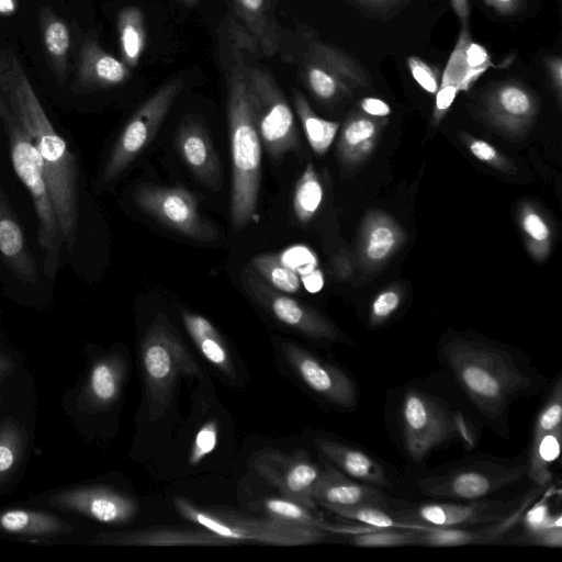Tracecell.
Wrapping results in <instances>:
<instances>
[{"label": "cell", "instance_id": "681fc988", "mask_svg": "<svg viewBox=\"0 0 562 562\" xmlns=\"http://www.w3.org/2000/svg\"><path fill=\"white\" fill-rule=\"evenodd\" d=\"M412 75L415 80L428 92L437 91V82L434 76L422 65L412 64Z\"/></svg>", "mask_w": 562, "mask_h": 562}, {"label": "cell", "instance_id": "c3c4849f", "mask_svg": "<svg viewBox=\"0 0 562 562\" xmlns=\"http://www.w3.org/2000/svg\"><path fill=\"white\" fill-rule=\"evenodd\" d=\"M528 536L531 543L557 548L562 546V527L548 528Z\"/></svg>", "mask_w": 562, "mask_h": 562}, {"label": "cell", "instance_id": "cb8c5ba5", "mask_svg": "<svg viewBox=\"0 0 562 562\" xmlns=\"http://www.w3.org/2000/svg\"><path fill=\"white\" fill-rule=\"evenodd\" d=\"M315 445L326 459L348 476L371 485L392 486L381 464L361 449L325 438L316 439Z\"/></svg>", "mask_w": 562, "mask_h": 562}, {"label": "cell", "instance_id": "680465c9", "mask_svg": "<svg viewBox=\"0 0 562 562\" xmlns=\"http://www.w3.org/2000/svg\"><path fill=\"white\" fill-rule=\"evenodd\" d=\"M452 2L456 8V11L461 16H467L468 11H469L467 0H452Z\"/></svg>", "mask_w": 562, "mask_h": 562}, {"label": "cell", "instance_id": "6da1fadb", "mask_svg": "<svg viewBox=\"0 0 562 562\" xmlns=\"http://www.w3.org/2000/svg\"><path fill=\"white\" fill-rule=\"evenodd\" d=\"M0 93L38 151L63 243L70 251L76 241L79 220L76 158L52 124L19 58L11 49L0 50Z\"/></svg>", "mask_w": 562, "mask_h": 562}, {"label": "cell", "instance_id": "d6a6232c", "mask_svg": "<svg viewBox=\"0 0 562 562\" xmlns=\"http://www.w3.org/2000/svg\"><path fill=\"white\" fill-rule=\"evenodd\" d=\"M324 507L342 518L360 521L373 529L398 528L425 530L429 527L428 525L396 520L386 513L385 507L375 505H326Z\"/></svg>", "mask_w": 562, "mask_h": 562}, {"label": "cell", "instance_id": "e575fe53", "mask_svg": "<svg viewBox=\"0 0 562 562\" xmlns=\"http://www.w3.org/2000/svg\"><path fill=\"white\" fill-rule=\"evenodd\" d=\"M252 269L271 286L284 293H294L301 286L299 273L276 254H262L251 259Z\"/></svg>", "mask_w": 562, "mask_h": 562}, {"label": "cell", "instance_id": "2e32d148", "mask_svg": "<svg viewBox=\"0 0 562 562\" xmlns=\"http://www.w3.org/2000/svg\"><path fill=\"white\" fill-rule=\"evenodd\" d=\"M521 499L518 497L509 502L477 499L468 504H426L411 510L405 519L440 528L492 524L513 513Z\"/></svg>", "mask_w": 562, "mask_h": 562}, {"label": "cell", "instance_id": "ffe728a7", "mask_svg": "<svg viewBox=\"0 0 562 562\" xmlns=\"http://www.w3.org/2000/svg\"><path fill=\"white\" fill-rule=\"evenodd\" d=\"M131 76L123 61L100 47L93 38H87L79 54L76 86L80 91H92L123 83Z\"/></svg>", "mask_w": 562, "mask_h": 562}, {"label": "cell", "instance_id": "816d5d0a", "mask_svg": "<svg viewBox=\"0 0 562 562\" xmlns=\"http://www.w3.org/2000/svg\"><path fill=\"white\" fill-rule=\"evenodd\" d=\"M240 8L243 9L244 14L246 18H248L250 14L254 16L251 18V25L257 23L258 16H262L263 11V1L265 0H237Z\"/></svg>", "mask_w": 562, "mask_h": 562}, {"label": "cell", "instance_id": "f907efd6", "mask_svg": "<svg viewBox=\"0 0 562 562\" xmlns=\"http://www.w3.org/2000/svg\"><path fill=\"white\" fill-rule=\"evenodd\" d=\"M361 106L364 112L372 116H386L391 112V109L387 103L375 98L363 99Z\"/></svg>", "mask_w": 562, "mask_h": 562}, {"label": "cell", "instance_id": "ba28073f", "mask_svg": "<svg viewBox=\"0 0 562 562\" xmlns=\"http://www.w3.org/2000/svg\"><path fill=\"white\" fill-rule=\"evenodd\" d=\"M526 464L480 461L416 481L420 491L440 499L477 501L521 480Z\"/></svg>", "mask_w": 562, "mask_h": 562}, {"label": "cell", "instance_id": "30bf717a", "mask_svg": "<svg viewBox=\"0 0 562 562\" xmlns=\"http://www.w3.org/2000/svg\"><path fill=\"white\" fill-rule=\"evenodd\" d=\"M403 442L416 462L456 435L453 413L436 397L409 390L401 406Z\"/></svg>", "mask_w": 562, "mask_h": 562}, {"label": "cell", "instance_id": "484cf974", "mask_svg": "<svg viewBox=\"0 0 562 562\" xmlns=\"http://www.w3.org/2000/svg\"><path fill=\"white\" fill-rule=\"evenodd\" d=\"M183 325L201 355L220 372L231 379L236 376V370L227 346L205 317L187 311L181 313Z\"/></svg>", "mask_w": 562, "mask_h": 562}, {"label": "cell", "instance_id": "836d02e7", "mask_svg": "<svg viewBox=\"0 0 562 562\" xmlns=\"http://www.w3.org/2000/svg\"><path fill=\"white\" fill-rule=\"evenodd\" d=\"M324 190L321 179L313 166L307 164L296 182L293 194V210L301 223H307L317 213Z\"/></svg>", "mask_w": 562, "mask_h": 562}, {"label": "cell", "instance_id": "ee69618b", "mask_svg": "<svg viewBox=\"0 0 562 562\" xmlns=\"http://www.w3.org/2000/svg\"><path fill=\"white\" fill-rule=\"evenodd\" d=\"M463 142L471 154L479 160L497 170L505 172H509L512 170L510 162L492 144L468 135L463 136Z\"/></svg>", "mask_w": 562, "mask_h": 562}, {"label": "cell", "instance_id": "52a82bcc", "mask_svg": "<svg viewBox=\"0 0 562 562\" xmlns=\"http://www.w3.org/2000/svg\"><path fill=\"white\" fill-rule=\"evenodd\" d=\"M247 97L261 144L273 159L299 147V134L290 104L273 76L262 67L248 68Z\"/></svg>", "mask_w": 562, "mask_h": 562}, {"label": "cell", "instance_id": "91938a15", "mask_svg": "<svg viewBox=\"0 0 562 562\" xmlns=\"http://www.w3.org/2000/svg\"><path fill=\"white\" fill-rule=\"evenodd\" d=\"M498 1H502V2H508V1H510V0H498Z\"/></svg>", "mask_w": 562, "mask_h": 562}, {"label": "cell", "instance_id": "11a10c76", "mask_svg": "<svg viewBox=\"0 0 562 562\" xmlns=\"http://www.w3.org/2000/svg\"><path fill=\"white\" fill-rule=\"evenodd\" d=\"M486 59V53L483 47L472 44L467 52L468 64L472 67L482 65Z\"/></svg>", "mask_w": 562, "mask_h": 562}, {"label": "cell", "instance_id": "7402d4cb", "mask_svg": "<svg viewBox=\"0 0 562 562\" xmlns=\"http://www.w3.org/2000/svg\"><path fill=\"white\" fill-rule=\"evenodd\" d=\"M0 255L12 273L21 281L38 280L36 265L27 247L23 231L8 204L0 187Z\"/></svg>", "mask_w": 562, "mask_h": 562}, {"label": "cell", "instance_id": "4fadbf2b", "mask_svg": "<svg viewBox=\"0 0 562 562\" xmlns=\"http://www.w3.org/2000/svg\"><path fill=\"white\" fill-rule=\"evenodd\" d=\"M255 471L279 490L283 497L316 512L314 485L321 468L302 451L285 453L277 450L260 452L252 461Z\"/></svg>", "mask_w": 562, "mask_h": 562}, {"label": "cell", "instance_id": "7c38bea8", "mask_svg": "<svg viewBox=\"0 0 562 562\" xmlns=\"http://www.w3.org/2000/svg\"><path fill=\"white\" fill-rule=\"evenodd\" d=\"M245 290L282 324L315 339L338 338L335 326L313 308L267 283L252 268L241 271Z\"/></svg>", "mask_w": 562, "mask_h": 562}, {"label": "cell", "instance_id": "d4e9b609", "mask_svg": "<svg viewBox=\"0 0 562 562\" xmlns=\"http://www.w3.org/2000/svg\"><path fill=\"white\" fill-rule=\"evenodd\" d=\"M126 374L125 359L111 353L98 359L90 371L86 396L90 405L108 408L119 398Z\"/></svg>", "mask_w": 562, "mask_h": 562}, {"label": "cell", "instance_id": "db71d44e", "mask_svg": "<svg viewBox=\"0 0 562 562\" xmlns=\"http://www.w3.org/2000/svg\"><path fill=\"white\" fill-rule=\"evenodd\" d=\"M303 283L307 291L314 293L323 288L324 279L319 270L314 269L303 277Z\"/></svg>", "mask_w": 562, "mask_h": 562}, {"label": "cell", "instance_id": "f546056e", "mask_svg": "<svg viewBox=\"0 0 562 562\" xmlns=\"http://www.w3.org/2000/svg\"><path fill=\"white\" fill-rule=\"evenodd\" d=\"M117 31L123 63L128 67H135L144 52L146 42L142 11L136 7L122 9L117 18Z\"/></svg>", "mask_w": 562, "mask_h": 562}, {"label": "cell", "instance_id": "f1b7e54d", "mask_svg": "<svg viewBox=\"0 0 562 562\" xmlns=\"http://www.w3.org/2000/svg\"><path fill=\"white\" fill-rule=\"evenodd\" d=\"M42 33L46 53L57 80L65 82L70 48V32L67 24L50 9L43 8Z\"/></svg>", "mask_w": 562, "mask_h": 562}, {"label": "cell", "instance_id": "7a4b0ae2", "mask_svg": "<svg viewBox=\"0 0 562 562\" xmlns=\"http://www.w3.org/2000/svg\"><path fill=\"white\" fill-rule=\"evenodd\" d=\"M441 359L467 396L488 420L496 422L509 404L535 390L532 371L499 346L457 336L441 347Z\"/></svg>", "mask_w": 562, "mask_h": 562}, {"label": "cell", "instance_id": "83f0119b", "mask_svg": "<svg viewBox=\"0 0 562 562\" xmlns=\"http://www.w3.org/2000/svg\"><path fill=\"white\" fill-rule=\"evenodd\" d=\"M67 522L54 515L27 509H9L0 514L2 531L22 536H53L68 531Z\"/></svg>", "mask_w": 562, "mask_h": 562}, {"label": "cell", "instance_id": "60d3db41", "mask_svg": "<svg viewBox=\"0 0 562 562\" xmlns=\"http://www.w3.org/2000/svg\"><path fill=\"white\" fill-rule=\"evenodd\" d=\"M217 435L218 427L216 420H210L200 427L188 457V461L191 465L199 464L216 448Z\"/></svg>", "mask_w": 562, "mask_h": 562}, {"label": "cell", "instance_id": "e0dca14e", "mask_svg": "<svg viewBox=\"0 0 562 562\" xmlns=\"http://www.w3.org/2000/svg\"><path fill=\"white\" fill-rule=\"evenodd\" d=\"M177 149L194 175L204 186L216 190L221 186L218 156L204 126L193 117H186L176 132Z\"/></svg>", "mask_w": 562, "mask_h": 562}, {"label": "cell", "instance_id": "f6af8a7d", "mask_svg": "<svg viewBox=\"0 0 562 562\" xmlns=\"http://www.w3.org/2000/svg\"><path fill=\"white\" fill-rule=\"evenodd\" d=\"M402 292L396 286L380 292L372 302L370 322L379 325L385 322L401 305Z\"/></svg>", "mask_w": 562, "mask_h": 562}, {"label": "cell", "instance_id": "f35d334b", "mask_svg": "<svg viewBox=\"0 0 562 562\" xmlns=\"http://www.w3.org/2000/svg\"><path fill=\"white\" fill-rule=\"evenodd\" d=\"M25 442L23 429L12 420L0 425V483L18 467Z\"/></svg>", "mask_w": 562, "mask_h": 562}, {"label": "cell", "instance_id": "9f6ffc18", "mask_svg": "<svg viewBox=\"0 0 562 562\" xmlns=\"http://www.w3.org/2000/svg\"><path fill=\"white\" fill-rule=\"evenodd\" d=\"M16 9V0H0V15H11Z\"/></svg>", "mask_w": 562, "mask_h": 562}, {"label": "cell", "instance_id": "ab89813d", "mask_svg": "<svg viewBox=\"0 0 562 562\" xmlns=\"http://www.w3.org/2000/svg\"><path fill=\"white\" fill-rule=\"evenodd\" d=\"M562 426V382L559 379L544 406L537 415L532 441L543 434Z\"/></svg>", "mask_w": 562, "mask_h": 562}, {"label": "cell", "instance_id": "d6986e66", "mask_svg": "<svg viewBox=\"0 0 562 562\" xmlns=\"http://www.w3.org/2000/svg\"><path fill=\"white\" fill-rule=\"evenodd\" d=\"M313 496L322 506L375 505L385 507L382 494L371 484L352 480L336 467L325 463L314 485Z\"/></svg>", "mask_w": 562, "mask_h": 562}, {"label": "cell", "instance_id": "4316f807", "mask_svg": "<svg viewBox=\"0 0 562 562\" xmlns=\"http://www.w3.org/2000/svg\"><path fill=\"white\" fill-rule=\"evenodd\" d=\"M379 125L369 117L350 120L338 140V154L346 165H357L369 157L378 142Z\"/></svg>", "mask_w": 562, "mask_h": 562}, {"label": "cell", "instance_id": "1f68e13d", "mask_svg": "<svg viewBox=\"0 0 562 562\" xmlns=\"http://www.w3.org/2000/svg\"><path fill=\"white\" fill-rule=\"evenodd\" d=\"M561 438L562 426H559L532 441L527 474L538 486H544L552 479L550 465L560 456Z\"/></svg>", "mask_w": 562, "mask_h": 562}, {"label": "cell", "instance_id": "4dcf8cb0", "mask_svg": "<svg viewBox=\"0 0 562 562\" xmlns=\"http://www.w3.org/2000/svg\"><path fill=\"white\" fill-rule=\"evenodd\" d=\"M293 97L295 112L311 148L317 155L325 154L336 137L339 123L317 116L301 93L294 92Z\"/></svg>", "mask_w": 562, "mask_h": 562}, {"label": "cell", "instance_id": "6f0895ef", "mask_svg": "<svg viewBox=\"0 0 562 562\" xmlns=\"http://www.w3.org/2000/svg\"><path fill=\"white\" fill-rule=\"evenodd\" d=\"M12 369L10 359L0 353V379H2Z\"/></svg>", "mask_w": 562, "mask_h": 562}, {"label": "cell", "instance_id": "5bb4252c", "mask_svg": "<svg viewBox=\"0 0 562 562\" xmlns=\"http://www.w3.org/2000/svg\"><path fill=\"white\" fill-rule=\"evenodd\" d=\"M281 351L295 374L318 396L342 408L357 405L356 385L342 370L292 341H283Z\"/></svg>", "mask_w": 562, "mask_h": 562}, {"label": "cell", "instance_id": "f5cc1de1", "mask_svg": "<svg viewBox=\"0 0 562 562\" xmlns=\"http://www.w3.org/2000/svg\"><path fill=\"white\" fill-rule=\"evenodd\" d=\"M457 89L454 86H446L439 90L436 98V109L438 112L446 111L454 100Z\"/></svg>", "mask_w": 562, "mask_h": 562}, {"label": "cell", "instance_id": "603a6c76", "mask_svg": "<svg viewBox=\"0 0 562 562\" xmlns=\"http://www.w3.org/2000/svg\"><path fill=\"white\" fill-rule=\"evenodd\" d=\"M99 541L120 546H228L236 543L205 528H157L119 532L102 536Z\"/></svg>", "mask_w": 562, "mask_h": 562}, {"label": "cell", "instance_id": "44dd1931", "mask_svg": "<svg viewBox=\"0 0 562 562\" xmlns=\"http://www.w3.org/2000/svg\"><path fill=\"white\" fill-rule=\"evenodd\" d=\"M405 233L389 215L370 212L363 221L359 240V258L366 268L385 262L404 243Z\"/></svg>", "mask_w": 562, "mask_h": 562}, {"label": "cell", "instance_id": "ac0fdd59", "mask_svg": "<svg viewBox=\"0 0 562 562\" xmlns=\"http://www.w3.org/2000/svg\"><path fill=\"white\" fill-rule=\"evenodd\" d=\"M528 491L517 508L502 520L492 522L482 529H464L459 527H432L420 531L419 543L430 547H457L465 544H486L498 541L522 518L531 501L539 494V490Z\"/></svg>", "mask_w": 562, "mask_h": 562}, {"label": "cell", "instance_id": "5b68a950", "mask_svg": "<svg viewBox=\"0 0 562 562\" xmlns=\"http://www.w3.org/2000/svg\"><path fill=\"white\" fill-rule=\"evenodd\" d=\"M149 419L160 418L170 406L181 376H198L200 368L162 314H157L140 342Z\"/></svg>", "mask_w": 562, "mask_h": 562}, {"label": "cell", "instance_id": "7bdbcfd3", "mask_svg": "<svg viewBox=\"0 0 562 562\" xmlns=\"http://www.w3.org/2000/svg\"><path fill=\"white\" fill-rule=\"evenodd\" d=\"M524 514V522L528 535L552 527H562L561 514L550 515L547 498L539 501L531 508H527Z\"/></svg>", "mask_w": 562, "mask_h": 562}, {"label": "cell", "instance_id": "7dc6e473", "mask_svg": "<svg viewBox=\"0 0 562 562\" xmlns=\"http://www.w3.org/2000/svg\"><path fill=\"white\" fill-rule=\"evenodd\" d=\"M453 422L456 435L462 440L464 448H474L477 442V435L471 423L460 412L453 413Z\"/></svg>", "mask_w": 562, "mask_h": 562}, {"label": "cell", "instance_id": "8d00e7d4", "mask_svg": "<svg viewBox=\"0 0 562 562\" xmlns=\"http://www.w3.org/2000/svg\"><path fill=\"white\" fill-rule=\"evenodd\" d=\"M262 508L269 518L326 530L327 522L315 510L286 497H268L262 501ZM327 531V530H326Z\"/></svg>", "mask_w": 562, "mask_h": 562}, {"label": "cell", "instance_id": "bcb514c9", "mask_svg": "<svg viewBox=\"0 0 562 562\" xmlns=\"http://www.w3.org/2000/svg\"><path fill=\"white\" fill-rule=\"evenodd\" d=\"M307 81L313 92L322 99H329L336 92L334 78L321 68L312 67L307 72Z\"/></svg>", "mask_w": 562, "mask_h": 562}, {"label": "cell", "instance_id": "74e56055", "mask_svg": "<svg viewBox=\"0 0 562 562\" xmlns=\"http://www.w3.org/2000/svg\"><path fill=\"white\" fill-rule=\"evenodd\" d=\"M422 530L416 529H369L356 533H349L350 542L357 547L386 548L419 543Z\"/></svg>", "mask_w": 562, "mask_h": 562}, {"label": "cell", "instance_id": "9a60e30c", "mask_svg": "<svg viewBox=\"0 0 562 562\" xmlns=\"http://www.w3.org/2000/svg\"><path fill=\"white\" fill-rule=\"evenodd\" d=\"M50 505L105 524H127L138 513L135 499L104 486H82L54 495Z\"/></svg>", "mask_w": 562, "mask_h": 562}, {"label": "cell", "instance_id": "8fae6325", "mask_svg": "<svg viewBox=\"0 0 562 562\" xmlns=\"http://www.w3.org/2000/svg\"><path fill=\"white\" fill-rule=\"evenodd\" d=\"M133 199L144 212L187 237L206 240L216 235L199 212L198 196L182 187L142 184Z\"/></svg>", "mask_w": 562, "mask_h": 562}, {"label": "cell", "instance_id": "277c9868", "mask_svg": "<svg viewBox=\"0 0 562 562\" xmlns=\"http://www.w3.org/2000/svg\"><path fill=\"white\" fill-rule=\"evenodd\" d=\"M0 120L7 133L13 169L34 204L45 274L54 278L59 267L64 243L41 157L30 135L19 123L1 93Z\"/></svg>", "mask_w": 562, "mask_h": 562}, {"label": "cell", "instance_id": "8992f818", "mask_svg": "<svg viewBox=\"0 0 562 562\" xmlns=\"http://www.w3.org/2000/svg\"><path fill=\"white\" fill-rule=\"evenodd\" d=\"M177 512L187 520L234 542H259L277 546H305L322 541L327 531L289 524L272 518H251L231 512L209 509L184 497L173 499Z\"/></svg>", "mask_w": 562, "mask_h": 562}, {"label": "cell", "instance_id": "9c48e42d", "mask_svg": "<svg viewBox=\"0 0 562 562\" xmlns=\"http://www.w3.org/2000/svg\"><path fill=\"white\" fill-rule=\"evenodd\" d=\"M181 90V79H172L138 108L114 144L103 170L104 181L120 176L151 143Z\"/></svg>", "mask_w": 562, "mask_h": 562}, {"label": "cell", "instance_id": "b9f144b4", "mask_svg": "<svg viewBox=\"0 0 562 562\" xmlns=\"http://www.w3.org/2000/svg\"><path fill=\"white\" fill-rule=\"evenodd\" d=\"M498 104L505 112V115L512 120L518 121V124L519 120L527 117L531 110L528 95L516 87L503 89L498 97Z\"/></svg>", "mask_w": 562, "mask_h": 562}, {"label": "cell", "instance_id": "3957f363", "mask_svg": "<svg viewBox=\"0 0 562 562\" xmlns=\"http://www.w3.org/2000/svg\"><path fill=\"white\" fill-rule=\"evenodd\" d=\"M248 67L236 56L227 80V117L232 148V225L243 229L255 216L261 172V140L247 97Z\"/></svg>", "mask_w": 562, "mask_h": 562}, {"label": "cell", "instance_id": "d590c367", "mask_svg": "<svg viewBox=\"0 0 562 562\" xmlns=\"http://www.w3.org/2000/svg\"><path fill=\"white\" fill-rule=\"evenodd\" d=\"M519 222L531 256L539 261L546 259L552 241L546 218L533 206L525 204L519 212Z\"/></svg>", "mask_w": 562, "mask_h": 562}]
</instances>
